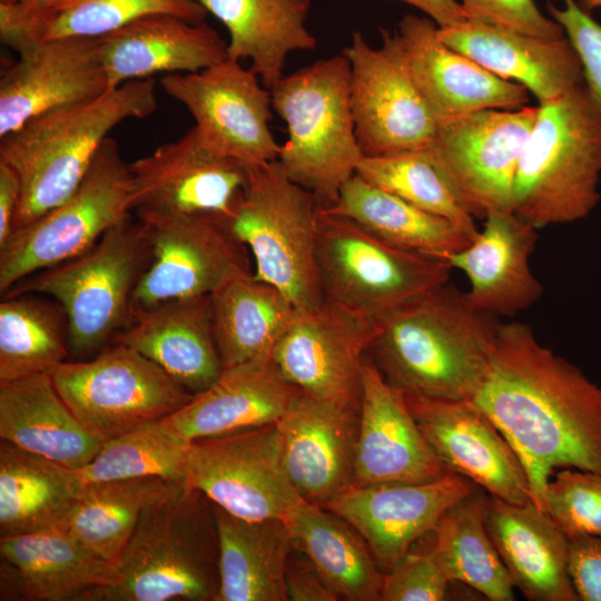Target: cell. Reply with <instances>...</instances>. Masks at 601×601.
<instances>
[{
	"instance_id": "cell-25",
	"label": "cell",
	"mask_w": 601,
	"mask_h": 601,
	"mask_svg": "<svg viewBox=\"0 0 601 601\" xmlns=\"http://www.w3.org/2000/svg\"><path fill=\"white\" fill-rule=\"evenodd\" d=\"M484 219L473 240L446 260L467 277L464 294L475 309L497 318L513 316L543 294L530 268L539 229L510 210L491 211Z\"/></svg>"
},
{
	"instance_id": "cell-28",
	"label": "cell",
	"mask_w": 601,
	"mask_h": 601,
	"mask_svg": "<svg viewBox=\"0 0 601 601\" xmlns=\"http://www.w3.org/2000/svg\"><path fill=\"white\" fill-rule=\"evenodd\" d=\"M114 343L148 357L194 395L208 388L224 370L215 341L210 295L135 311Z\"/></svg>"
},
{
	"instance_id": "cell-7",
	"label": "cell",
	"mask_w": 601,
	"mask_h": 601,
	"mask_svg": "<svg viewBox=\"0 0 601 601\" xmlns=\"http://www.w3.org/2000/svg\"><path fill=\"white\" fill-rule=\"evenodd\" d=\"M149 260L144 225L129 216L87 250L24 278L3 296L38 293L53 298L66 315L69 349L85 355L128 326L132 296Z\"/></svg>"
},
{
	"instance_id": "cell-2",
	"label": "cell",
	"mask_w": 601,
	"mask_h": 601,
	"mask_svg": "<svg viewBox=\"0 0 601 601\" xmlns=\"http://www.w3.org/2000/svg\"><path fill=\"white\" fill-rule=\"evenodd\" d=\"M500 325L449 282L385 317L367 355L405 394L473 400L486 376Z\"/></svg>"
},
{
	"instance_id": "cell-38",
	"label": "cell",
	"mask_w": 601,
	"mask_h": 601,
	"mask_svg": "<svg viewBox=\"0 0 601 601\" xmlns=\"http://www.w3.org/2000/svg\"><path fill=\"white\" fill-rule=\"evenodd\" d=\"M215 341L223 367L272 357L296 308L254 273L240 275L210 295Z\"/></svg>"
},
{
	"instance_id": "cell-8",
	"label": "cell",
	"mask_w": 601,
	"mask_h": 601,
	"mask_svg": "<svg viewBox=\"0 0 601 601\" xmlns=\"http://www.w3.org/2000/svg\"><path fill=\"white\" fill-rule=\"evenodd\" d=\"M318 204L277 160L249 168L227 219L255 259L254 275L278 288L297 311L325 300L317 264Z\"/></svg>"
},
{
	"instance_id": "cell-16",
	"label": "cell",
	"mask_w": 601,
	"mask_h": 601,
	"mask_svg": "<svg viewBox=\"0 0 601 601\" xmlns=\"http://www.w3.org/2000/svg\"><path fill=\"white\" fill-rule=\"evenodd\" d=\"M343 55L351 66V109L364 156L425 149L439 122L391 46L383 40L373 48L354 31Z\"/></svg>"
},
{
	"instance_id": "cell-14",
	"label": "cell",
	"mask_w": 601,
	"mask_h": 601,
	"mask_svg": "<svg viewBox=\"0 0 601 601\" xmlns=\"http://www.w3.org/2000/svg\"><path fill=\"white\" fill-rule=\"evenodd\" d=\"M160 86L186 107L211 151L248 168L278 159L280 145L269 127L270 90L242 61L227 57L197 72L165 75Z\"/></svg>"
},
{
	"instance_id": "cell-40",
	"label": "cell",
	"mask_w": 601,
	"mask_h": 601,
	"mask_svg": "<svg viewBox=\"0 0 601 601\" xmlns=\"http://www.w3.org/2000/svg\"><path fill=\"white\" fill-rule=\"evenodd\" d=\"M487 495L481 491L452 505L433 529V554L447 579L491 601H513V582L486 526Z\"/></svg>"
},
{
	"instance_id": "cell-41",
	"label": "cell",
	"mask_w": 601,
	"mask_h": 601,
	"mask_svg": "<svg viewBox=\"0 0 601 601\" xmlns=\"http://www.w3.org/2000/svg\"><path fill=\"white\" fill-rule=\"evenodd\" d=\"M173 483L156 476L88 483L59 526L92 554L117 566L144 510Z\"/></svg>"
},
{
	"instance_id": "cell-55",
	"label": "cell",
	"mask_w": 601,
	"mask_h": 601,
	"mask_svg": "<svg viewBox=\"0 0 601 601\" xmlns=\"http://www.w3.org/2000/svg\"><path fill=\"white\" fill-rule=\"evenodd\" d=\"M14 2V0H0V3H11Z\"/></svg>"
},
{
	"instance_id": "cell-39",
	"label": "cell",
	"mask_w": 601,
	"mask_h": 601,
	"mask_svg": "<svg viewBox=\"0 0 601 601\" xmlns=\"http://www.w3.org/2000/svg\"><path fill=\"white\" fill-rule=\"evenodd\" d=\"M326 211L347 217L376 237L413 253L446 258L473 238L455 224L352 176Z\"/></svg>"
},
{
	"instance_id": "cell-33",
	"label": "cell",
	"mask_w": 601,
	"mask_h": 601,
	"mask_svg": "<svg viewBox=\"0 0 601 601\" xmlns=\"http://www.w3.org/2000/svg\"><path fill=\"white\" fill-rule=\"evenodd\" d=\"M156 14L199 23L206 20L208 12L196 0H65L43 10L16 2L0 3V38L18 52L53 38H98Z\"/></svg>"
},
{
	"instance_id": "cell-6",
	"label": "cell",
	"mask_w": 601,
	"mask_h": 601,
	"mask_svg": "<svg viewBox=\"0 0 601 601\" xmlns=\"http://www.w3.org/2000/svg\"><path fill=\"white\" fill-rule=\"evenodd\" d=\"M349 83V61L342 53L284 76L269 89L273 110L287 128L278 161L294 183L315 196L319 208L335 204L364 158Z\"/></svg>"
},
{
	"instance_id": "cell-13",
	"label": "cell",
	"mask_w": 601,
	"mask_h": 601,
	"mask_svg": "<svg viewBox=\"0 0 601 601\" xmlns=\"http://www.w3.org/2000/svg\"><path fill=\"white\" fill-rule=\"evenodd\" d=\"M539 106L481 109L439 122L421 152L450 181L474 217L510 210L518 165Z\"/></svg>"
},
{
	"instance_id": "cell-48",
	"label": "cell",
	"mask_w": 601,
	"mask_h": 601,
	"mask_svg": "<svg viewBox=\"0 0 601 601\" xmlns=\"http://www.w3.org/2000/svg\"><path fill=\"white\" fill-rule=\"evenodd\" d=\"M471 20L546 39L565 36L560 23L545 17L534 0H462Z\"/></svg>"
},
{
	"instance_id": "cell-31",
	"label": "cell",
	"mask_w": 601,
	"mask_h": 601,
	"mask_svg": "<svg viewBox=\"0 0 601 601\" xmlns=\"http://www.w3.org/2000/svg\"><path fill=\"white\" fill-rule=\"evenodd\" d=\"M0 439L76 470L104 443L76 417L50 373L0 381Z\"/></svg>"
},
{
	"instance_id": "cell-18",
	"label": "cell",
	"mask_w": 601,
	"mask_h": 601,
	"mask_svg": "<svg viewBox=\"0 0 601 601\" xmlns=\"http://www.w3.org/2000/svg\"><path fill=\"white\" fill-rule=\"evenodd\" d=\"M405 396L424 439L449 473L471 480L490 496L514 504L533 502L520 457L472 400Z\"/></svg>"
},
{
	"instance_id": "cell-49",
	"label": "cell",
	"mask_w": 601,
	"mask_h": 601,
	"mask_svg": "<svg viewBox=\"0 0 601 601\" xmlns=\"http://www.w3.org/2000/svg\"><path fill=\"white\" fill-rule=\"evenodd\" d=\"M569 539V573L579 601H601V538Z\"/></svg>"
},
{
	"instance_id": "cell-51",
	"label": "cell",
	"mask_w": 601,
	"mask_h": 601,
	"mask_svg": "<svg viewBox=\"0 0 601 601\" xmlns=\"http://www.w3.org/2000/svg\"><path fill=\"white\" fill-rule=\"evenodd\" d=\"M20 196L21 185L18 174L8 164L0 161V246L13 230Z\"/></svg>"
},
{
	"instance_id": "cell-32",
	"label": "cell",
	"mask_w": 601,
	"mask_h": 601,
	"mask_svg": "<svg viewBox=\"0 0 601 601\" xmlns=\"http://www.w3.org/2000/svg\"><path fill=\"white\" fill-rule=\"evenodd\" d=\"M0 554L24 601H78L114 584L117 568L92 554L61 526L0 538Z\"/></svg>"
},
{
	"instance_id": "cell-10",
	"label": "cell",
	"mask_w": 601,
	"mask_h": 601,
	"mask_svg": "<svg viewBox=\"0 0 601 601\" xmlns=\"http://www.w3.org/2000/svg\"><path fill=\"white\" fill-rule=\"evenodd\" d=\"M131 210L129 164L108 137L78 188L58 206L16 228L0 246V293L87 250Z\"/></svg>"
},
{
	"instance_id": "cell-20",
	"label": "cell",
	"mask_w": 601,
	"mask_h": 601,
	"mask_svg": "<svg viewBox=\"0 0 601 601\" xmlns=\"http://www.w3.org/2000/svg\"><path fill=\"white\" fill-rule=\"evenodd\" d=\"M132 210L228 219L249 168L207 148L195 127L129 164Z\"/></svg>"
},
{
	"instance_id": "cell-23",
	"label": "cell",
	"mask_w": 601,
	"mask_h": 601,
	"mask_svg": "<svg viewBox=\"0 0 601 601\" xmlns=\"http://www.w3.org/2000/svg\"><path fill=\"white\" fill-rule=\"evenodd\" d=\"M17 53L0 78L1 138L38 115L108 91L99 38H53Z\"/></svg>"
},
{
	"instance_id": "cell-45",
	"label": "cell",
	"mask_w": 601,
	"mask_h": 601,
	"mask_svg": "<svg viewBox=\"0 0 601 601\" xmlns=\"http://www.w3.org/2000/svg\"><path fill=\"white\" fill-rule=\"evenodd\" d=\"M545 511L568 538H601V474L570 467L554 472Z\"/></svg>"
},
{
	"instance_id": "cell-19",
	"label": "cell",
	"mask_w": 601,
	"mask_h": 601,
	"mask_svg": "<svg viewBox=\"0 0 601 601\" xmlns=\"http://www.w3.org/2000/svg\"><path fill=\"white\" fill-rule=\"evenodd\" d=\"M437 122L481 109H518L528 89L490 72L449 47L428 17L404 16L395 32L382 30Z\"/></svg>"
},
{
	"instance_id": "cell-46",
	"label": "cell",
	"mask_w": 601,
	"mask_h": 601,
	"mask_svg": "<svg viewBox=\"0 0 601 601\" xmlns=\"http://www.w3.org/2000/svg\"><path fill=\"white\" fill-rule=\"evenodd\" d=\"M451 583L430 550H410L384 573L380 601H442Z\"/></svg>"
},
{
	"instance_id": "cell-35",
	"label": "cell",
	"mask_w": 601,
	"mask_h": 601,
	"mask_svg": "<svg viewBox=\"0 0 601 601\" xmlns=\"http://www.w3.org/2000/svg\"><path fill=\"white\" fill-rule=\"evenodd\" d=\"M85 485L78 470L1 440L0 538L59 526Z\"/></svg>"
},
{
	"instance_id": "cell-1",
	"label": "cell",
	"mask_w": 601,
	"mask_h": 601,
	"mask_svg": "<svg viewBox=\"0 0 601 601\" xmlns=\"http://www.w3.org/2000/svg\"><path fill=\"white\" fill-rule=\"evenodd\" d=\"M472 401L516 452L541 510L556 469L601 474V387L543 346L529 325L501 323Z\"/></svg>"
},
{
	"instance_id": "cell-42",
	"label": "cell",
	"mask_w": 601,
	"mask_h": 601,
	"mask_svg": "<svg viewBox=\"0 0 601 601\" xmlns=\"http://www.w3.org/2000/svg\"><path fill=\"white\" fill-rule=\"evenodd\" d=\"M69 351L61 306L30 294L3 296L0 303V381L51 373Z\"/></svg>"
},
{
	"instance_id": "cell-54",
	"label": "cell",
	"mask_w": 601,
	"mask_h": 601,
	"mask_svg": "<svg viewBox=\"0 0 601 601\" xmlns=\"http://www.w3.org/2000/svg\"><path fill=\"white\" fill-rule=\"evenodd\" d=\"M578 4L583 11L591 14L594 9L601 8V0H579Z\"/></svg>"
},
{
	"instance_id": "cell-43",
	"label": "cell",
	"mask_w": 601,
	"mask_h": 601,
	"mask_svg": "<svg viewBox=\"0 0 601 601\" xmlns=\"http://www.w3.org/2000/svg\"><path fill=\"white\" fill-rule=\"evenodd\" d=\"M190 443L167 416L105 441L78 472L85 484L148 476L184 483Z\"/></svg>"
},
{
	"instance_id": "cell-47",
	"label": "cell",
	"mask_w": 601,
	"mask_h": 601,
	"mask_svg": "<svg viewBox=\"0 0 601 601\" xmlns=\"http://www.w3.org/2000/svg\"><path fill=\"white\" fill-rule=\"evenodd\" d=\"M564 8L552 3L548 10L560 23L565 37L577 52L583 73L584 86L601 111V24L583 11L575 0H563Z\"/></svg>"
},
{
	"instance_id": "cell-15",
	"label": "cell",
	"mask_w": 601,
	"mask_h": 601,
	"mask_svg": "<svg viewBox=\"0 0 601 601\" xmlns=\"http://www.w3.org/2000/svg\"><path fill=\"white\" fill-rule=\"evenodd\" d=\"M185 483L252 521L285 520L303 501L285 472L276 423L191 441Z\"/></svg>"
},
{
	"instance_id": "cell-26",
	"label": "cell",
	"mask_w": 601,
	"mask_h": 601,
	"mask_svg": "<svg viewBox=\"0 0 601 601\" xmlns=\"http://www.w3.org/2000/svg\"><path fill=\"white\" fill-rule=\"evenodd\" d=\"M439 36L490 72L524 86L540 104L584 85L580 59L565 36L540 38L471 19L439 28Z\"/></svg>"
},
{
	"instance_id": "cell-37",
	"label": "cell",
	"mask_w": 601,
	"mask_h": 601,
	"mask_svg": "<svg viewBox=\"0 0 601 601\" xmlns=\"http://www.w3.org/2000/svg\"><path fill=\"white\" fill-rule=\"evenodd\" d=\"M285 522L293 546L311 560L337 600H381L384 572L349 522L306 501H300Z\"/></svg>"
},
{
	"instance_id": "cell-29",
	"label": "cell",
	"mask_w": 601,
	"mask_h": 601,
	"mask_svg": "<svg viewBox=\"0 0 601 601\" xmlns=\"http://www.w3.org/2000/svg\"><path fill=\"white\" fill-rule=\"evenodd\" d=\"M487 533L513 585L531 601H579L569 573V539L533 502L487 495Z\"/></svg>"
},
{
	"instance_id": "cell-36",
	"label": "cell",
	"mask_w": 601,
	"mask_h": 601,
	"mask_svg": "<svg viewBox=\"0 0 601 601\" xmlns=\"http://www.w3.org/2000/svg\"><path fill=\"white\" fill-rule=\"evenodd\" d=\"M210 504L219 539L216 601H287L284 575L293 543L285 520H246Z\"/></svg>"
},
{
	"instance_id": "cell-34",
	"label": "cell",
	"mask_w": 601,
	"mask_h": 601,
	"mask_svg": "<svg viewBox=\"0 0 601 601\" xmlns=\"http://www.w3.org/2000/svg\"><path fill=\"white\" fill-rule=\"evenodd\" d=\"M228 31L227 53L248 60L270 89L284 77L294 51L314 50L317 40L306 27L311 0H196Z\"/></svg>"
},
{
	"instance_id": "cell-4",
	"label": "cell",
	"mask_w": 601,
	"mask_h": 601,
	"mask_svg": "<svg viewBox=\"0 0 601 601\" xmlns=\"http://www.w3.org/2000/svg\"><path fill=\"white\" fill-rule=\"evenodd\" d=\"M114 584L78 601H216L219 539L210 501L175 482L142 512Z\"/></svg>"
},
{
	"instance_id": "cell-52",
	"label": "cell",
	"mask_w": 601,
	"mask_h": 601,
	"mask_svg": "<svg viewBox=\"0 0 601 601\" xmlns=\"http://www.w3.org/2000/svg\"><path fill=\"white\" fill-rule=\"evenodd\" d=\"M410 4L432 19L439 28L456 26L467 20L456 0H396Z\"/></svg>"
},
{
	"instance_id": "cell-24",
	"label": "cell",
	"mask_w": 601,
	"mask_h": 601,
	"mask_svg": "<svg viewBox=\"0 0 601 601\" xmlns=\"http://www.w3.org/2000/svg\"><path fill=\"white\" fill-rule=\"evenodd\" d=\"M447 473L418 428L405 393L391 385L366 354L354 485L423 483Z\"/></svg>"
},
{
	"instance_id": "cell-12",
	"label": "cell",
	"mask_w": 601,
	"mask_h": 601,
	"mask_svg": "<svg viewBox=\"0 0 601 601\" xmlns=\"http://www.w3.org/2000/svg\"><path fill=\"white\" fill-rule=\"evenodd\" d=\"M150 247L132 296V313L167 300L211 295L250 272L249 250L227 219L209 215L136 211Z\"/></svg>"
},
{
	"instance_id": "cell-5",
	"label": "cell",
	"mask_w": 601,
	"mask_h": 601,
	"mask_svg": "<svg viewBox=\"0 0 601 601\" xmlns=\"http://www.w3.org/2000/svg\"><path fill=\"white\" fill-rule=\"evenodd\" d=\"M601 111L581 85L540 104L511 211L536 229L585 218L600 200Z\"/></svg>"
},
{
	"instance_id": "cell-53",
	"label": "cell",
	"mask_w": 601,
	"mask_h": 601,
	"mask_svg": "<svg viewBox=\"0 0 601 601\" xmlns=\"http://www.w3.org/2000/svg\"><path fill=\"white\" fill-rule=\"evenodd\" d=\"M65 0H14V2L35 10L50 9Z\"/></svg>"
},
{
	"instance_id": "cell-27",
	"label": "cell",
	"mask_w": 601,
	"mask_h": 601,
	"mask_svg": "<svg viewBox=\"0 0 601 601\" xmlns=\"http://www.w3.org/2000/svg\"><path fill=\"white\" fill-rule=\"evenodd\" d=\"M99 38L108 90L157 73H189L228 57L227 42L206 21L156 14Z\"/></svg>"
},
{
	"instance_id": "cell-11",
	"label": "cell",
	"mask_w": 601,
	"mask_h": 601,
	"mask_svg": "<svg viewBox=\"0 0 601 601\" xmlns=\"http://www.w3.org/2000/svg\"><path fill=\"white\" fill-rule=\"evenodd\" d=\"M50 374L76 417L102 442L165 418L194 396L155 362L120 343L91 361L63 362Z\"/></svg>"
},
{
	"instance_id": "cell-9",
	"label": "cell",
	"mask_w": 601,
	"mask_h": 601,
	"mask_svg": "<svg viewBox=\"0 0 601 601\" xmlns=\"http://www.w3.org/2000/svg\"><path fill=\"white\" fill-rule=\"evenodd\" d=\"M316 255L325 298L376 324L449 283L453 269L447 260L398 248L322 208Z\"/></svg>"
},
{
	"instance_id": "cell-3",
	"label": "cell",
	"mask_w": 601,
	"mask_h": 601,
	"mask_svg": "<svg viewBox=\"0 0 601 601\" xmlns=\"http://www.w3.org/2000/svg\"><path fill=\"white\" fill-rule=\"evenodd\" d=\"M157 107L154 78L131 80L93 99L38 115L2 137L0 161L14 169L21 185L13 230L78 188L116 126L146 118Z\"/></svg>"
},
{
	"instance_id": "cell-22",
	"label": "cell",
	"mask_w": 601,
	"mask_h": 601,
	"mask_svg": "<svg viewBox=\"0 0 601 601\" xmlns=\"http://www.w3.org/2000/svg\"><path fill=\"white\" fill-rule=\"evenodd\" d=\"M477 490L471 480L447 473L423 483L353 485L325 508L361 533L385 573L418 539L432 533L452 505Z\"/></svg>"
},
{
	"instance_id": "cell-30",
	"label": "cell",
	"mask_w": 601,
	"mask_h": 601,
	"mask_svg": "<svg viewBox=\"0 0 601 601\" xmlns=\"http://www.w3.org/2000/svg\"><path fill=\"white\" fill-rule=\"evenodd\" d=\"M298 391L272 357L223 370L205 391L168 416L190 442L275 424Z\"/></svg>"
},
{
	"instance_id": "cell-21",
	"label": "cell",
	"mask_w": 601,
	"mask_h": 601,
	"mask_svg": "<svg viewBox=\"0 0 601 601\" xmlns=\"http://www.w3.org/2000/svg\"><path fill=\"white\" fill-rule=\"evenodd\" d=\"M359 407L297 392L276 422L285 472L303 501L325 506L354 485Z\"/></svg>"
},
{
	"instance_id": "cell-44",
	"label": "cell",
	"mask_w": 601,
	"mask_h": 601,
	"mask_svg": "<svg viewBox=\"0 0 601 601\" xmlns=\"http://www.w3.org/2000/svg\"><path fill=\"white\" fill-rule=\"evenodd\" d=\"M356 175L425 211L443 217L474 238V216L440 169L421 151L366 157Z\"/></svg>"
},
{
	"instance_id": "cell-17",
	"label": "cell",
	"mask_w": 601,
	"mask_h": 601,
	"mask_svg": "<svg viewBox=\"0 0 601 601\" xmlns=\"http://www.w3.org/2000/svg\"><path fill=\"white\" fill-rule=\"evenodd\" d=\"M378 324L328 298L296 311L272 353L297 391L359 407L362 368Z\"/></svg>"
},
{
	"instance_id": "cell-50",
	"label": "cell",
	"mask_w": 601,
	"mask_h": 601,
	"mask_svg": "<svg viewBox=\"0 0 601 601\" xmlns=\"http://www.w3.org/2000/svg\"><path fill=\"white\" fill-rule=\"evenodd\" d=\"M284 581L287 601H337L311 560L294 546L286 560Z\"/></svg>"
}]
</instances>
